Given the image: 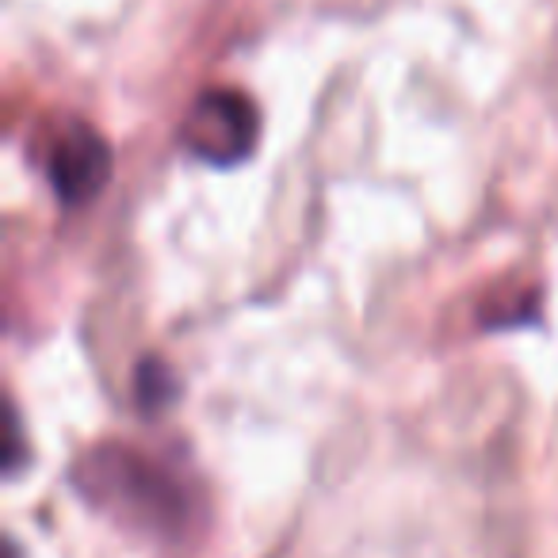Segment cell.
I'll return each mask as SVG.
<instances>
[{"mask_svg":"<svg viewBox=\"0 0 558 558\" xmlns=\"http://www.w3.org/2000/svg\"><path fill=\"white\" fill-rule=\"evenodd\" d=\"M260 142V111L238 88H207L180 123V146L203 165L233 169L248 161Z\"/></svg>","mask_w":558,"mask_h":558,"instance_id":"2","label":"cell"},{"mask_svg":"<svg viewBox=\"0 0 558 558\" xmlns=\"http://www.w3.org/2000/svg\"><path fill=\"white\" fill-rule=\"evenodd\" d=\"M73 489L123 527L180 539L192 517L187 486L149 456L123 444H100L73 466Z\"/></svg>","mask_w":558,"mask_h":558,"instance_id":"1","label":"cell"},{"mask_svg":"<svg viewBox=\"0 0 558 558\" xmlns=\"http://www.w3.org/2000/svg\"><path fill=\"white\" fill-rule=\"evenodd\" d=\"M20 451H24V440H20V413H16V405H9V459H4V471L9 474L20 471Z\"/></svg>","mask_w":558,"mask_h":558,"instance_id":"5","label":"cell"},{"mask_svg":"<svg viewBox=\"0 0 558 558\" xmlns=\"http://www.w3.org/2000/svg\"><path fill=\"white\" fill-rule=\"evenodd\" d=\"M111 169H116V154H111L108 138L96 126L73 119L50 142L47 180L62 207H85V203H93L108 187Z\"/></svg>","mask_w":558,"mask_h":558,"instance_id":"3","label":"cell"},{"mask_svg":"<svg viewBox=\"0 0 558 558\" xmlns=\"http://www.w3.org/2000/svg\"><path fill=\"white\" fill-rule=\"evenodd\" d=\"M134 398H138V410L146 417L165 413L180 398V375L161 356H146L134 372Z\"/></svg>","mask_w":558,"mask_h":558,"instance_id":"4","label":"cell"}]
</instances>
